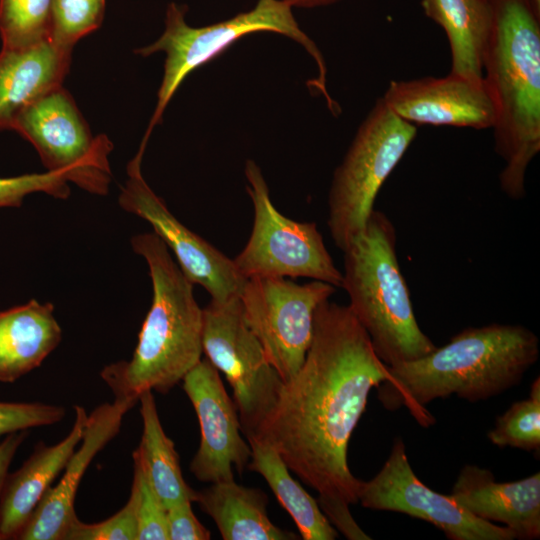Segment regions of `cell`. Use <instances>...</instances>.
I'll return each mask as SVG.
<instances>
[{"mask_svg": "<svg viewBox=\"0 0 540 540\" xmlns=\"http://www.w3.org/2000/svg\"><path fill=\"white\" fill-rule=\"evenodd\" d=\"M388 375L348 305L327 299L316 309L304 362L283 383L255 438L269 443L318 496L355 504L362 480L349 469L348 443L371 389Z\"/></svg>", "mask_w": 540, "mask_h": 540, "instance_id": "6da1fadb", "label": "cell"}, {"mask_svg": "<svg viewBox=\"0 0 540 540\" xmlns=\"http://www.w3.org/2000/svg\"><path fill=\"white\" fill-rule=\"evenodd\" d=\"M539 352L537 335L524 326L470 327L419 359L388 366L378 397L386 409L405 407L428 427L434 419L427 404L452 395L469 402L499 395L521 382Z\"/></svg>", "mask_w": 540, "mask_h": 540, "instance_id": "7a4b0ae2", "label": "cell"}, {"mask_svg": "<svg viewBox=\"0 0 540 540\" xmlns=\"http://www.w3.org/2000/svg\"><path fill=\"white\" fill-rule=\"evenodd\" d=\"M152 282V302L130 360L105 366L100 377L114 398L138 402L147 391L168 393L202 359L203 309L165 243L154 233L131 238Z\"/></svg>", "mask_w": 540, "mask_h": 540, "instance_id": "3957f363", "label": "cell"}, {"mask_svg": "<svg viewBox=\"0 0 540 540\" xmlns=\"http://www.w3.org/2000/svg\"><path fill=\"white\" fill-rule=\"evenodd\" d=\"M491 3L493 30L483 78L497 109L494 148L505 162L500 187L520 200L528 166L540 151V15L529 0Z\"/></svg>", "mask_w": 540, "mask_h": 540, "instance_id": "277c9868", "label": "cell"}, {"mask_svg": "<svg viewBox=\"0 0 540 540\" xmlns=\"http://www.w3.org/2000/svg\"><path fill=\"white\" fill-rule=\"evenodd\" d=\"M343 288L348 307L387 366L419 359L436 345L421 330L396 253V231L388 216L374 209L363 230L342 251Z\"/></svg>", "mask_w": 540, "mask_h": 540, "instance_id": "5b68a950", "label": "cell"}, {"mask_svg": "<svg viewBox=\"0 0 540 540\" xmlns=\"http://www.w3.org/2000/svg\"><path fill=\"white\" fill-rule=\"evenodd\" d=\"M291 7L284 0H257L255 6L227 20L202 27L190 26L185 20L187 7L172 2L165 15V28L152 44L134 51L143 57L156 52L166 55L164 73L157 93V104L142 139L146 147L148 139L163 113L185 78L200 66L210 62L226 51L236 41L256 32H274L284 35L303 46L316 62L318 76L308 85L321 93L329 109L336 106L326 88L327 68L324 58L314 41L300 28Z\"/></svg>", "mask_w": 540, "mask_h": 540, "instance_id": "8992f818", "label": "cell"}, {"mask_svg": "<svg viewBox=\"0 0 540 540\" xmlns=\"http://www.w3.org/2000/svg\"><path fill=\"white\" fill-rule=\"evenodd\" d=\"M417 135L379 98L359 126L328 194L327 226L343 251L363 230L378 192Z\"/></svg>", "mask_w": 540, "mask_h": 540, "instance_id": "52a82bcc", "label": "cell"}, {"mask_svg": "<svg viewBox=\"0 0 540 540\" xmlns=\"http://www.w3.org/2000/svg\"><path fill=\"white\" fill-rule=\"evenodd\" d=\"M244 173L253 224L247 243L233 258L239 273L245 279L305 277L341 287L342 272L335 266L316 223L292 220L276 209L254 160L246 161Z\"/></svg>", "mask_w": 540, "mask_h": 540, "instance_id": "ba28073f", "label": "cell"}, {"mask_svg": "<svg viewBox=\"0 0 540 540\" xmlns=\"http://www.w3.org/2000/svg\"><path fill=\"white\" fill-rule=\"evenodd\" d=\"M29 141L47 171L94 195H106L112 181L105 134L94 136L71 94L60 86L24 110L13 129Z\"/></svg>", "mask_w": 540, "mask_h": 540, "instance_id": "9c48e42d", "label": "cell"}, {"mask_svg": "<svg viewBox=\"0 0 540 540\" xmlns=\"http://www.w3.org/2000/svg\"><path fill=\"white\" fill-rule=\"evenodd\" d=\"M203 353L232 387L242 432L256 437L272 413L284 381L248 327L239 297L203 309Z\"/></svg>", "mask_w": 540, "mask_h": 540, "instance_id": "30bf717a", "label": "cell"}, {"mask_svg": "<svg viewBox=\"0 0 540 540\" xmlns=\"http://www.w3.org/2000/svg\"><path fill=\"white\" fill-rule=\"evenodd\" d=\"M335 292V286L318 280L298 284L277 276L246 279L239 295L244 319L284 382L304 362L317 307Z\"/></svg>", "mask_w": 540, "mask_h": 540, "instance_id": "8fae6325", "label": "cell"}, {"mask_svg": "<svg viewBox=\"0 0 540 540\" xmlns=\"http://www.w3.org/2000/svg\"><path fill=\"white\" fill-rule=\"evenodd\" d=\"M142 152L127 164V180L121 187L119 206L147 223L174 254L185 276L203 287L215 302L238 298L246 279L233 259L187 228L150 188L141 172Z\"/></svg>", "mask_w": 540, "mask_h": 540, "instance_id": "7c38bea8", "label": "cell"}, {"mask_svg": "<svg viewBox=\"0 0 540 540\" xmlns=\"http://www.w3.org/2000/svg\"><path fill=\"white\" fill-rule=\"evenodd\" d=\"M358 501L368 509L403 513L429 522L450 540H513L507 527L482 520L451 495L426 486L414 473L404 442L396 438L389 457L369 481H361Z\"/></svg>", "mask_w": 540, "mask_h": 540, "instance_id": "4fadbf2b", "label": "cell"}, {"mask_svg": "<svg viewBox=\"0 0 540 540\" xmlns=\"http://www.w3.org/2000/svg\"><path fill=\"white\" fill-rule=\"evenodd\" d=\"M183 390L196 412L200 444L189 469L201 482L234 480L233 467L242 473L251 458V448L241 436V423L219 371L205 358L182 380Z\"/></svg>", "mask_w": 540, "mask_h": 540, "instance_id": "5bb4252c", "label": "cell"}, {"mask_svg": "<svg viewBox=\"0 0 540 540\" xmlns=\"http://www.w3.org/2000/svg\"><path fill=\"white\" fill-rule=\"evenodd\" d=\"M383 101L401 119L433 126L493 128L497 109L484 78L449 73L391 81Z\"/></svg>", "mask_w": 540, "mask_h": 540, "instance_id": "9a60e30c", "label": "cell"}, {"mask_svg": "<svg viewBox=\"0 0 540 540\" xmlns=\"http://www.w3.org/2000/svg\"><path fill=\"white\" fill-rule=\"evenodd\" d=\"M136 403L114 398L88 415L81 442L62 470L59 482L46 492L17 540H65L78 519L74 504L82 477L95 456L118 434L124 416Z\"/></svg>", "mask_w": 540, "mask_h": 540, "instance_id": "2e32d148", "label": "cell"}, {"mask_svg": "<svg viewBox=\"0 0 540 540\" xmlns=\"http://www.w3.org/2000/svg\"><path fill=\"white\" fill-rule=\"evenodd\" d=\"M451 497L466 511L509 528L515 539L540 537V473L512 482H497L493 473L465 465L452 487Z\"/></svg>", "mask_w": 540, "mask_h": 540, "instance_id": "e0dca14e", "label": "cell"}, {"mask_svg": "<svg viewBox=\"0 0 540 540\" xmlns=\"http://www.w3.org/2000/svg\"><path fill=\"white\" fill-rule=\"evenodd\" d=\"M74 423L54 445L40 441L19 469L8 473L0 495V540H14L24 529L52 482L81 442L88 414L74 406Z\"/></svg>", "mask_w": 540, "mask_h": 540, "instance_id": "ac0fdd59", "label": "cell"}, {"mask_svg": "<svg viewBox=\"0 0 540 540\" xmlns=\"http://www.w3.org/2000/svg\"><path fill=\"white\" fill-rule=\"evenodd\" d=\"M72 51L52 40L0 51V131L12 130L18 116L37 100L62 86Z\"/></svg>", "mask_w": 540, "mask_h": 540, "instance_id": "d6986e66", "label": "cell"}, {"mask_svg": "<svg viewBox=\"0 0 540 540\" xmlns=\"http://www.w3.org/2000/svg\"><path fill=\"white\" fill-rule=\"evenodd\" d=\"M54 305L36 299L0 312V382L14 383L41 366L62 340Z\"/></svg>", "mask_w": 540, "mask_h": 540, "instance_id": "ffe728a7", "label": "cell"}, {"mask_svg": "<svg viewBox=\"0 0 540 540\" xmlns=\"http://www.w3.org/2000/svg\"><path fill=\"white\" fill-rule=\"evenodd\" d=\"M421 6L446 33L450 73L483 78L484 57L493 30L491 0H421Z\"/></svg>", "mask_w": 540, "mask_h": 540, "instance_id": "44dd1931", "label": "cell"}, {"mask_svg": "<svg viewBox=\"0 0 540 540\" xmlns=\"http://www.w3.org/2000/svg\"><path fill=\"white\" fill-rule=\"evenodd\" d=\"M195 502L213 519L224 540L298 539L271 522L263 491L242 486L235 480L211 483L197 491Z\"/></svg>", "mask_w": 540, "mask_h": 540, "instance_id": "7402d4cb", "label": "cell"}, {"mask_svg": "<svg viewBox=\"0 0 540 540\" xmlns=\"http://www.w3.org/2000/svg\"><path fill=\"white\" fill-rule=\"evenodd\" d=\"M142 435L133 455L166 508L184 501L195 502L197 491L185 481L173 441L161 425L151 390L139 396Z\"/></svg>", "mask_w": 540, "mask_h": 540, "instance_id": "603a6c76", "label": "cell"}, {"mask_svg": "<svg viewBox=\"0 0 540 540\" xmlns=\"http://www.w3.org/2000/svg\"><path fill=\"white\" fill-rule=\"evenodd\" d=\"M248 468L262 475L277 500L290 514L304 540H334L338 531L325 517L316 499L295 480L280 454L266 441L248 438Z\"/></svg>", "mask_w": 540, "mask_h": 540, "instance_id": "cb8c5ba5", "label": "cell"}, {"mask_svg": "<svg viewBox=\"0 0 540 540\" xmlns=\"http://www.w3.org/2000/svg\"><path fill=\"white\" fill-rule=\"evenodd\" d=\"M52 0H0L2 48H26L51 40Z\"/></svg>", "mask_w": 540, "mask_h": 540, "instance_id": "d4e9b609", "label": "cell"}, {"mask_svg": "<svg viewBox=\"0 0 540 540\" xmlns=\"http://www.w3.org/2000/svg\"><path fill=\"white\" fill-rule=\"evenodd\" d=\"M498 447H512L530 452L540 450V378L537 377L528 398L514 402L487 434Z\"/></svg>", "mask_w": 540, "mask_h": 540, "instance_id": "484cf974", "label": "cell"}, {"mask_svg": "<svg viewBox=\"0 0 540 540\" xmlns=\"http://www.w3.org/2000/svg\"><path fill=\"white\" fill-rule=\"evenodd\" d=\"M105 3L106 0H52V42L72 51L81 38L101 26Z\"/></svg>", "mask_w": 540, "mask_h": 540, "instance_id": "4316f807", "label": "cell"}, {"mask_svg": "<svg viewBox=\"0 0 540 540\" xmlns=\"http://www.w3.org/2000/svg\"><path fill=\"white\" fill-rule=\"evenodd\" d=\"M133 458L131 488L137 499V540H169L167 508L150 485L139 460Z\"/></svg>", "mask_w": 540, "mask_h": 540, "instance_id": "83f0119b", "label": "cell"}, {"mask_svg": "<svg viewBox=\"0 0 540 540\" xmlns=\"http://www.w3.org/2000/svg\"><path fill=\"white\" fill-rule=\"evenodd\" d=\"M137 499L131 488L126 504L104 521L84 523L77 519L69 528L65 540H137Z\"/></svg>", "mask_w": 540, "mask_h": 540, "instance_id": "f1b7e54d", "label": "cell"}, {"mask_svg": "<svg viewBox=\"0 0 540 540\" xmlns=\"http://www.w3.org/2000/svg\"><path fill=\"white\" fill-rule=\"evenodd\" d=\"M32 193L67 199L70 196L69 182L63 175L50 171L0 177V208L20 207L24 198Z\"/></svg>", "mask_w": 540, "mask_h": 540, "instance_id": "f546056e", "label": "cell"}, {"mask_svg": "<svg viewBox=\"0 0 540 540\" xmlns=\"http://www.w3.org/2000/svg\"><path fill=\"white\" fill-rule=\"evenodd\" d=\"M64 417L63 406L42 402L0 401V441L11 433L54 425Z\"/></svg>", "mask_w": 540, "mask_h": 540, "instance_id": "4dcf8cb0", "label": "cell"}, {"mask_svg": "<svg viewBox=\"0 0 540 540\" xmlns=\"http://www.w3.org/2000/svg\"><path fill=\"white\" fill-rule=\"evenodd\" d=\"M169 540H208L209 530L196 518L192 502L184 501L167 508Z\"/></svg>", "mask_w": 540, "mask_h": 540, "instance_id": "1f68e13d", "label": "cell"}, {"mask_svg": "<svg viewBox=\"0 0 540 540\" xmlns=\"http://www.w3.org/2000/svg\"><path fill=\"white\" fill-rule=\"evenodd\" d=\"M321 511L330 524L349 540H370L354 520L349 504L331 498L320 497L316 499Z\"/></svg>", "mask_w": 540, "mask_h": 540, "instance_id": "d6a6232c", "label": "cell"}, {"mask_svg": "<svg viewBox=\"0 0 540 540\" xmlns=\"http://www.w3.org/2000/svg\"><path fill=\"white\" fill-rule=\"evenodd\" d=\"M28 436V430L8 434L0 441V495L9 473V467L21 444Z\"/></svg>", "mask_w": 540, "mask_h": 540, "instance_id": "836d02e7", "label": "cell"}, {"mask_svg": "<svg viewBox=\"0 0 540 540\" xmlns=\"http://www.w3.org/2000/svg\"><path fill=\"white\" fill-rule=\"evenodd\" d=\"M291 7L297 8H315L321 6H327L334 3H337L341 0H284Z\"/></svg>", "mask_w": 540, "mask_h": 540, "instance_id": "e575fe53", "label": "cell"}, {"mask_svg": "<svg viewBox=\"0 0 540 540\" xmlns=\"http://www.w3.org/2000/svg\"><path fill=\"white\" fill-rule=\"evenodd\" d=\"M533 9L540 15V0H529Z\"/></svg>", "mask_w": 540, "mask_h": 540, "instance_id": "d590c367", "label": "cell"}]
</instances>
